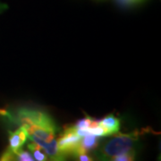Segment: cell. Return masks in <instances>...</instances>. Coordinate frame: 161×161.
I'll return each instance as SVG.
<instances>
[{
	"label": "cell",
	"mask_w": 161,
	"mask_h": 161,
	"mask_svg": "<svg viewBox=\"0 0 161 161\" xmlns=\"http://www.w3.org/2000/svg\"><path fill=\"white\" fill-rule=\"evenodd\" d=\"M0 115L14 125L24 127L28 139L42 148L51 160L65 161V157L58 149V127L47 112L23 107L14 110H0Z\"/></svg>",
	"instance_id": "6da1fadb"
},
{
	"label": "cell",
	"mask_w": 161,
	"mask_h": 161,
	"mask_svg": "<svg viewBox=\"0 0 161 161\" xmlns=\"http://www.w3.org/2000/svg\"><path fill=\"white\" fill-rule=\"evenodd\" d=\"M152 132L151 128L134 130L129 133H115L113 138L108 140L98 149L97 152L98 161H109L115 156L134 150L140 139L143 135Z\"/></svg>",
	"instance_id": "7a4b0ae2"
},
{
	"label": "cell",
	"mask_w": 161,
	"mask_h": 161,
	"mask_svg": "<svg viewBox=\"0 0 161 161\" xmlns=\"http://www.w3.org/2000/svg\"><path fill=\"white\" fill-rule=\"evenodd\" d=\"M81 136L78 134L74 125H66L58 137V149L61 155L74 156L78 152Z\"/></svg>",
	"instance_id": "3957f363"
},
{
	"label": "cell",
	"mask_w": 161,
	"mask_h": 161,
	"mask_svg": "<svg viewBox=\"0 0 161 161\" xmlns=\"http://www.w3.org/2000/svg\"><path fill=\"white\" fill-rule=\"evenodd\" d=\"M28 140V134L24 127L19 126L14 131H9V149L16 154L23 149V145Z\"/></svg>",
	"instance_id": "277c9868"
},
{
	"label": "cell",
	"mask_w": 161,
	"mask_h": 161,
	"mask_svg": "<svg viewBox=\"0 0 161 161\" xmlns=\"http://www.w3.org/2000/svg\"><path fill=\"white\" fill-rule=\"evenodd\" d=\"M98 123L104 129L107 136L119 132L121 125L120 119L113 114H109L104 116L102 119L98 120Z\"/></svg>",
	"instance_id": "5b68a950"
},
{
	"label": "cell",
	"mask_w": 161,
	"mask_h": 161,
	"mask_svg": "<svg viewBox=\"0 0 161 161\" xmlns=\"http://www.w3.org/2000/svg\"><path fill=\"white\" fill-rule=\"evenodd\" d=\"M99 138L100 137L93 135L92 133H88L85 136H83L80 140L79 150L77 153H89L90 151L98 148L99 144Z\"/></svg>",
	"instance_id": "8992f818"
},
{
	"label": "cell",
	"mask_w": 161,
	"mask_h": 161,
	"mask_svg": "<svg viewBox=\"0 0 161 161\" xmlns=\"http://www.w3.org/2000/svg\"><path fill=\"white\" fill-rule=\"evenodd\" d=\"M27 148L31 151L35 161H49L48 160L49 158L47 157L46 152L38 144L31 142V143H28Z\"/></svg>",
	"instance_id": "52a82bcc"
},
{
	"label": "cell",
	"mask_w": 161,
	"mask_h": 161,
	"mask_svg": "<svg viewBox=\"0 0 161 161\" xmlns=\"http://www.w3.org/2000/svg\"><path fill=\"white\" fill-rule=\"evenodd\" d=\"M135 150H132L120 155L115 156L109 161H135Z\"/></svg>",
	"instance_id": "ba28073f"
},
{
	"label": "cell",
	"mask_w": 161,
	"mask_h": 161,
	"mask_svg": "<svg viewBox=\"0 0 161 161\" xmlns=\"http://www.w3.org/2000/svg\"><path fill=\"white\" fill-rule=\"evenodd\" d=\"M15 156H16V161H35L31 153L23 149L19 150Z\"/></svg>",
	"instance_id": "9c48e42d"
},
{
	"label": "cell",
	"mask_w": 161,
	"mask_h": 161,
	"mask_svg": "<svg viewBox=\"0 0 161 161\" xmlns=\"http://www.w3.org/2000/svg\"><path fill=\"white\" fill-rule=\"evenodd\" d=\"M0 161H16V156L9 148H7L1 156Z\"/></svg>",
	"instance_id": "30bf717a"
},
{
	"label": "cell",
	"mask_w": 161,
	"mask_h": 161,
	"mask_svg": "<svg viewBox=\"0 0 161 161\" xmlns=\"http://www.w3.org/2000/svg\"><path fill=\"white\" fill-rule=\"evenodd\" d=\"M75 161H95L88 153H77L74 156Z\"/></svg>",
	"instance_id": "8fae6325"
},
{
	"label": "cell",
	"mask_w": 161,
	"mask_h": 161,
	"mask_svg": "<svg viewBox=\"0 0 161 161\" xmlns=\"http://www.w3.org/2000/svg\"><path fill=\"white\" fill-rule=\"evenodd\" d=\"M121 3L125 4V5H132V4H136L138 2H141L142 0H119Z\"/></svg>",
	"instance_id": "7c38bea8"
},
{
	"label": "cell",
	"mask_w": 161,
	"mask_h": 161,
	"mask_svg": "<svg viewBox=\"0 0 161 161\" xmlns=\"http://www.w3.org/2000/svg\"><path fill=\"white\" fill-rule=\"evenodd\" d=\"M50 161H56V160H50Z\"/></svg>",
	"instance_id": "4fadbf2b"
}]
</instances>
